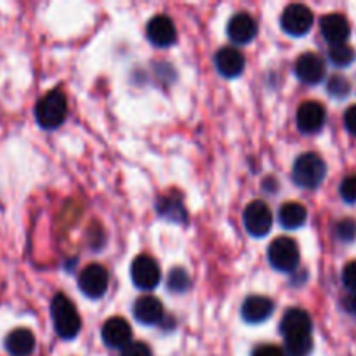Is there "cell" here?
<instances>
[{"instance_id":"cell-18","label":"cell","mask_w":356,"mask_h":356,"mask_svg":"<svg viewBox=\"0 0 356 356\" xmlns=\"http://www.w3.org/2000/svg\"><path fill=\"white\" fill-rule=\"evenodd\" d=\"M275 302L266 296H250L242 305V318L247 323H263L273 315Z\"/></svg>"},{"instance_id":"cell-32","label":"cell","mask_w":356,"mask_h":356,"mask_svg":"<svg viewBox=\"0 0 356 356\" xmlns=\"http://www.w3.org/2000/svg\"><path fill=\"white\" fill-rule=\"evenodd\" d=\"M343 306L350 315L356 316V292H350V294L343 299Z\"/></svg>"},{"instance_id":"cell-8","label":"cell","mask_w":356,"mask_h":356,"mask_svg":"<svg viewBox=\"0 0 356 356\" xmlns=\"http://www.w3.org/2000/svg\"><path fill=\"white\" fill-rule=\"evenodd\" d=\"M108 285H110V277H108L106 268L101 266V264H87V266L80 271L79 289L82 291L83 296H87V298H103L104 292L108 291Z\"/></svg>"},{"instance_id":"cell-17","label":"cell","mask_w":356,"mask_h":356,"mask_svg":"<svg viewBox=\"0 0 356 356\" xmlns=\"http://www.w3.org/2000/svg\"><path fill=\"white\" fill-rule=\"evenodd\" d=\"M228 37L235 44H249L257 35V23L249 13H238L229 19Z\"/></svg>"},{"instance_id":"cell-19","label":"cell","mask_w":356,"mask_h":356,"mask_svg":"<svg viewBox=\"0 0 356 356\" xmlns=\"http://www.w3.org/2000/svg\"><path fill=\"white\" fill-rule=\"evenodd\" d=\"M37 341L30 329H14L3 339V348L10 356H30L35 351Z\"/></svg>"},{"instance_id":"cell-9","label":"cell","mask_w":356,"mask_h":356,"mask_svg":"<svg viewBox=\"0 0 356 356\" xmlns=\"http://www.w3.org/2000/svg\"><path fill=\"white\" fill-rule=\"evenodd\" d=\"M294 72L302 83L316 86L325 79L327 66L322 56H318L316 52H305L296 61Z\"/></svg>"},{"instance_id":"cell-26","label":"cell","mask_w":356,"mask_h":356,"mask_svg":"<svg viewBox=\"0 0 356 356\" xmlns=\"http://www.w3.org/2000/svg\"><path fill=\"white\" fill-rule=\"evenodd\" d=\"M341 198L348 204H355L356 202V174H351V176L344 177L343 183L339 186Z\"/></svg>"},{"instance_id":"cell-30","label":"cell","mask_w":356,"mask_h":356,"mask_svg":"<svg viewBox=\"0 0 356 356\" xmlns=\"http://www.w3.org/2000/svg\"><path fill=\"white\" fill-rule=\"evenodd\" d=\"M252 356H287L282 348L275 346V344H264V346H257L252 351Z\"/></svg>"},{"instance_id":"cell-4","label":"cell","mask_w":356,"mask_h":356,"mask_svg":"<svg viewBox=\"0 0 356 356\" xmlns=\"http://www.w3.org/2000/svg\"><path fill=\"white\" fill-rule=\"evenodd\" d=\"M268 261L277 271L291 273L299 266V261H301L298 243L289 236H278L268 247Z\"/></svg>"},{"instance_id":"cell-29","label":"cell","mask_w":356,"mask_h":356,"mask_svg":"<svg viewBox=\"0 0 356 356\" xmlns=\"http://www.w3.org/2000/svg\"><path fill=\"white\" fill-rule=\"evenodd\" d=\"M343 284L350 292H356V259L348 263L343 270Z\"/></svg>"},{"instance_id":"cell-15","label":"cell","mask_w":356,"mask_h":356,"mask_svg":"<svg viewBox=\"0 0 356 356\" xmlns=\"http://www.w3.org/2000/svg\"><path fill=\"white\" fill-rule=\"evenodd\" d=\"M132 315L143 325H156L163 318V305L155 296H141L132 306Z\"/></svg>"},{"instance_id":"cell-23","label":"cell","mask_w":356,"mask_h":356,"mask_svg":"<svg viewBox=\"0 0 356 356\" xmlns=\"http://www.w3.org/2000/svg\"><path fill=\"white\" fill-rule=\"evenodd\" d=\"M329 59L332 65L339 66V68H343V66H348L353 63L355 59V51L351 45H348L346 42L344 44H336V45H330L329 47Z\"/></svg>"},{"instance_id":"cell-12","label":"cell","mask_w":356,"mask_h":356,"mask_svg":"<svg viewBox=\"0 0 356 356\" xmlns=\"http://www.w3.org/2000/svg\"><path fill=\"white\" fill-rule=\"evenodd\" d=\"M298 127L305 134H316L325 124V108L318 101H306L298 110Z\"/></svg>"},{"instance_id":"cell-14","label":"cell","mask_w":356,"mask_h":356,"mask_svg":"<svg viewBox=\"0 0 356 356\" xmlns=\"http://www.w3.org/2000/svg\"><path fill=\"white\" fill-rule=\"evenodd\" d=\"M214 63L218 72L225 79H236L245 70V58L240 51L233 47H221L214 56Z\"/></svg>"},{"instance_id":"cell-25","label":"cell","mask_w":356,"mask_h":356,"mask_svg":"<svg viewBox=\"0 0 356 356\" xmlns=\"http://www.w3.org/2000/svg\"><path fill=\"white\" fill-rule=\"evenodd\" d=\"M327 90H329L330 96L337 97V99H343V97H346L348 94H350L351 86H350V82H348V80L344 79V76L334 75L332 79L329 80V86H327Z\"/></svg>"},{"instance_id":"cell-11","label":"cell","mask_w":356,"mask_h":356,"mask_svg":"<svg viewBox=\"0 0 356 356\" xmlns=\"http://www.w3.org/2000/svg\"><path fill=\"white\" fill-rule=\"evenodd\" d=\"M101 337H103V343L108 348H113V350H124L132 339V329L129 325V322L122 316H111L106 322L103 323V329H101Z\"/></svg>"},{"instance_id":"cell-1","label":"cell","mask_w":356,"mask_h":356,"mask_svg":"<svg viewBox=\"0 0 356 356\" xmlns=\"http://www.w3.org/2000/svg\"><path fill=\"white\" fill-rule=\"evenodd\" d=\"M66 115H68V99L61 89L49 90L35 104L37 124L45 131L58 129L66 120Z\"/></svg>"},{"instance_id":"cell-2","label":"cell","mask_w":356,"mask_h":356,"mask_svg":"<svg viewBox=\"0 0 356 356\" xmlns=\"http://www.w3.org/2000/svg\"><path fill=\"white\" fill-rule=\"evenodd\" d=\"M52 325L61 339H75L82 329V320L72 299L65 294H56L51 302Z\"/></svg>"},{"instance_id":"cell-24","label":"cell","mask_w":356,"mask_h":356,"mask_svg":"<svg viewBox=\"0 0 356 356\" xmlns=\"http://www.w3.org/2000/svg\"><path fill=\"white\" fill-rule=\"evenodd\" d=\"M285 341V355L287 356H308L313 351V336L292 337Z\"/></svg>"},{"instance_id":"cell-20","label":"cell","mask_w":356,"mask_h":356,"mask_svg":"<svg viewBox=\"0 0 356 356\" xmlns=\"http://www.w3.org/2000/svg\"><path fill=\"white\" fill-rule=\"evenodd\" d=\"M306 219H308V211L305 205L298 204V202H287L278 211V221L287 229L301 228L305 226Z\"/></svg>"},{"instance_id":"cell-27","label":"cell","mask_w":356,"mask_h":356,"mask_svg":"<svg viewBox=\"0 0 356 356\" xmlns=\"http://www.w3.org/2000/svg\"><path fill=\"white\" fill-rule=\"evenodd\" d=\"M336 233L337 236H339V240L351 242V240H355L356 236V222L353 219H344V221H341L339 225H337Z\"/></svg>"},{"instance_id":"cell-3","label":"cell","mask_w":356,"mask_h":356,"mask_svg":"<svg viewBox=\"0 0 356 356\" xmlns=\"http://www.w3.org/2000/svg\"><path fill=\"white\" fill-rule=\"evenodd\" d=\"M327 176V163L316 153H302L292 167V179L299 188L316 190Z\"/></svg>"},{"instance_id":"cell-16","label":"cell","mask_w":356,"mask_h":356,"mask_svg":"<svg viewBox=\"0 0 356 356\" xmlns=\"http://www.w3.org/2000/svg\"><path fill=\"white\" fill-rule=\"evenodd\" d=\"M320 30H322L323 38L329 42L330 45L344 44L350 37V23L343 14H327L320 19Z\"/></svg>"},{"instance_id":"cell-6","label":"cell","mask_w":356,"mask_h":356,"mask_svg":"<svg viewBox=\"0 0 356 356\" xmlns=\"http://www.w3.org/2000/svg\"><path fill=\"white\" fill-rule=\"evenodd\" d=\"M313 23H315V16H313L312 9L302 6V3H291L289 7H285L280 17V24L284 31L292 35V37L306 35L312 30Z\"/></svg>"},{"instance_id":"cell-22","label":"cell","mask_w":356,"mask_h":356,"mask_svg":"<svg viewBox=\"0 0 356 356\" xmlns=\"http://www.w3.org/2000/svg\"><path fill=\"white\" fill-rule=\"evenodd\" d=\"M191 287V278L186 270L183 268H174L167 275V289L174 294H184Z\"/></svg>"},{"instance_id":"cell-10","label":"cell","mask_w":356,"mask_h":356,"mask_svg":"<svg viewBox=\"0 0 356 356\" xmlns=\"http://www.w3.org/2000/svg\"><path fill=\"white\" fill-rule=\"evenodd\" d=\"M280 332L284 339H292V337H305L312 336L313 322L308 312L301 308H291L284 313L280 322Z\"/></svg>"},{"instance_id":"cell-28","label":"cell","mask_w":356,"mask_h":356,"mask_svg":"<svg viewBox=\"0 0 356 356\" xmlns=\"http://www.w3.org/2000/svg\"><path fill=\"white\" fill-rule=\"evenodd\" d=\"M120 356H153V355L148 344L136 341V343H129L127 346L122 350Z\"/></svg>"},{"instance_id":"cell-21","label":"cell","mask_w":356,"mask_h":356,"mask_svg":"<svg viewBox=\"0 0 356 356\" xmlns=\"http://www.w3.org/2000/svg\"><path fill=\"white\" fill-rule=\"evenodd\" d=\"M156 211H159V214L162 216V218L174 222L184 221V219H186V211H184L179 197H160L159 204H156Z\"/></svg>"},{"instance_id":"cell-5","label":"cell","mask_w":356,"mask_h":356,"mask_svg":"<svg viewBox=\"0 0 356 356\" xmlns=\"http://www.w3.org/2000/svg\"><path fill=\"white\" fill-rule=\"evenodd\" d=\"M243 225H245L249 235L256 236V238L266 236L271 232V226H273V214H271L266 202H250L245 211H243Z\"/></svg>"},{"instance_id":"cell-31","label":"cell","mask_w":356,"mask_h":356,"mask_svg":"<svg viewBox=\"0 0 356 356\" xmlns=\"http://www.w3.org/2000/svg\"><path fill=\"white\" fill-rule=\"evenodd\" d=\"M344 125L351 134L356 136V104L348 108L346 113H344Z\"/></svg>"},{"instance_id":"cell-13","label":"cell","mask_w":356,"mask_h":356,"mask_svg":"<svg viewBox=\"0 0 356 356\" xmlns=\"http://www.w3.org/2000/svg\"><path fill=\"white\" fill-rule=\"evenodd\" d=\"M146 35H148L149 42L156 47H169L177 38L174 21L165 14H159V16L149 19L148 26H146Z\"/></svg>"},{"instance_id":"cell-7","label":"cell","mask_w":356,"mask_h":356,"mask_svg":"<svg viewBox=\"0 0 356 356\" xmlns=\"http://www.w3.org/2000/svg\"><path fill=\"white\" fill-rule=\"evenodd\" d=\"M131 278L132 284L141 289V291H153L160 284V278H162L159 263L152 256L141 254V256L132 261Z\"/></svg>"}]
</instances>
